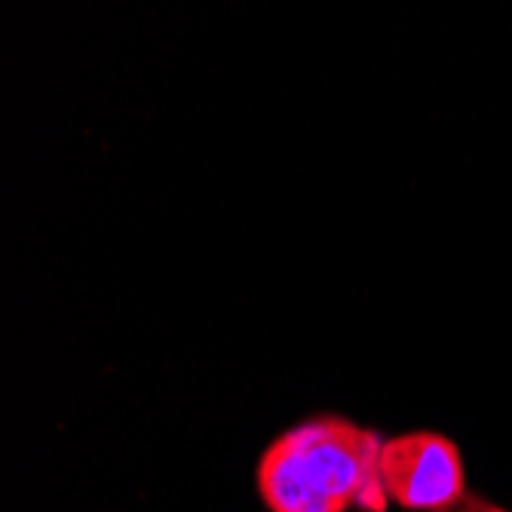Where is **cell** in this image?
Listing matches in <instances>:
<instances>
[{
	"mask_svg": "<svg viewBox=\"0 0 512 512\" xmlns=\"http://www.w3.org/2000/svg\"><path fill=\"white\" fill-rule=\"evenodd\" d=\"M384 439L338 414L279 433L261 454L255 488L270 512H384Z\"/></svg>",
	"mask_w": 512,
	"mask_h": 512,
	"instance_id": "6da1fadb",
	"label": "cell"
},
{
	"mask_svg": "<svg viewBox=\"0 0 512 512\" xmlns=\"http://www.w3.org/2000/svg\"><path fill=\"white\" fill-rule=\"evenodd\" d=\"M445 512H509V509H503V506H497V503H491V500L463 497L457 506H451V509H445Z\"/></svg>",
	"mask_w": 512,
	"mask_h": 512,
	"instance_id": "3957f363",
	"label": "cell"
},
{
	"mask_svg": "<svg viewBox=\"0 0 512 512\" xmlns=\"http://www.w3.org/2000/svg\"><path fill=\"white\" fill-rule=\"evenodd\" d=\"M381 482L390 503L408 512H445L467 497L460 448L433 430H411L384 439Z\"/></svg>",
	"mask_w": 512,
	"mask_h": 512,
	"instance_id": "7a4b0ae2",
	"label": "cell"
}]
</instances>
